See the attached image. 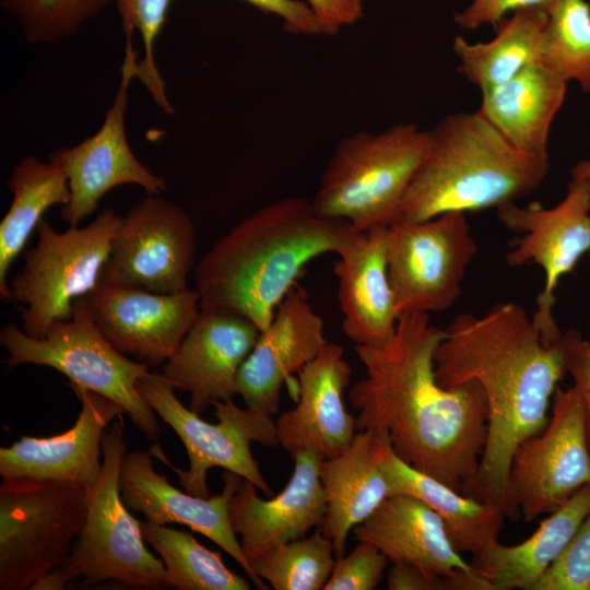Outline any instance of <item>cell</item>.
Masks as SVG:
<instances>
[{
  "label": "cell",
  "instance_id": "5",
  "mask_svg": "<svg viewBox=\"0 0 590 590\" xmlns=\"http://www.w3.org/2000/svg\"><path fill=\"white\" fill-rule=\"evenodd\" d=\"M103 468L86 489V517L67 560L32 590H59L75 578L87 583L116 581L135 589L170 588L165 565L145 544L138 521L119 488L121 461L127 450L122 414L102 439Z\"/></svg>",
  "mask_w": 590,
  "mask_h": 590
},
{
  "label": "cell",
  "instance_id": "30",
  "mask_svg": "<svg viewBox=\"0 0 590 590\" xmlns=\"http://www.w3.org/2000/svg\"><path fill=\"white\" fill-rule=\"evenodd\" d=\"M547 17L545 10H519L503 19L495 26L494 38L486 43L471 44L456 36L452 48L459 60L457 71L483 92L541 62Z\"/></svg>",
  "mask_w": 590,
  "mask_h": 590
},
{
  "label": "cell",
  "instance_id": "12",
  "mask_svg": "<svg viewBox=\"0 0 590 590\" xmlns=\"http://www.w3.org/2000/svg\"><path fill=\"white\" fill-rule=\"evenodd\" d=\"M590 484V448L579 390L557 386L545 427L524 439L511 459L508 488L526 522L548 515Z\"/></svg>",
  "mask_w": 590,
  "mask_h": 590
},
{
  "label": "cell",
  "instance_id": "3",
  "mask_svg": "<svg viewBox=\"0 0 590 590\" xmlns=\"http://www.w3.org/2000/svg\"><path fill=\"white\" fill-rule=\"evenodd\" d=\"M299 196L259 208L223 235L194 269L200 309L228 312L266 329L306 266L339 253L358 234Z\"/></svg>",
  "mask_w": 590,
  "mask_h": 590
},
{
  "label": "cell",
  "instance_id": "9",
  "mask_svg": "<svg viewBox=\"0 0 590 590\" xmlns=\"http://www.w3.org/2000/svg\"><path fill=\"white\" fill-rule=\"evenodd\" d=\"M86 517V489L69 482L2 479L0 590H25L69 557Z\"/></svg>",
  "mask_w": 590,
  "mask_h": 590
},
{
  "label": "cell",
  "instance_id": "20",
  "mask_svg": "<svg viewBox=\"0 0 590 590\" xmlns=\"http://www.w3.org/2000/svg\"><path fill=\"white\" fill-rule=\"evenodd\" d=\"M328 343L324 323L297 285L278 306L269 326L237 375V393L246 406L278 412L283 384L298 374Z\"/></svg>",
  "mask_w": 590,
  "mask_h": 590
},
{
  "label": "cell",
  "instance_id": "8",
  "mask_svg": "<svg viewBox=\"0 0 590 590\" xmlns=\"http://www.w3.org/2000/svg\"><path fill=\"white\" fill-rule=\"evenodd\" d=\"M137 389L154 412L174 429L186 448L190 463L188 470L174 467L158 445L150 449L152 456L176 473L186 492L209 497L208 472L219 467L250 481L264 495H273L250 448L251 442L266 447L279 446L272 415L256 408H240L231 399L211 403L217 423H209L187 409L177 399L174 386L155 371L140 378Z\"/></svg>",
  "mask_w": 590,
  "mask_h": 590
},
{
  "label": "cell",
  "instance_id": "29",
  "mask_svg": "<svg viewBox=\"0 0 590 590\" xmlns=\"http://www.w3.org/2000/svg\"><path fill=\"white\" fill-rule=\"evenodd\" d=\"M12 193L8 212L0 223V297L12 302L8 272L23 251L30 236L54 205H66L70 189L66 174L56 164L26 155L13 167L7 180Z\"/></svg>",
  "mask_w": 590,
  "mask_h": 590
},
{
  "label": "cell",
  "instance_id": "7",
  "mask_svg": "<svg viewBox=\"0 0 590 590\" xmlns=\"http://www.w3.org/2000/svg\"><path fill=\"white\" fill-rule=\"evenodd\" d=\"M0 344L8 353L3 361L8 367L32 364L54 368L70 384L119 404L149 440L160 436L157 414L137 389L150 366L128 358L108 342L93 322L83 296L73 302L72 317L54 321L44 338H32L15 323H8L1 328Z\"/></svg>",
  "mask_w": 590,
  "mask_h": 590
},
{
  "label": "cell",
  "instance_id": "37",
  "mask_svg": "<svg viewBox=\"0 0 590 590\" xmlns=\"http://www.w3.org/2000/svg\"><path fill=\"white\" fill-rule=\"evenodd\" d=\"M388 562L375 545L357 541L347 555L335 559L323 590H374L381 581Z\"/></svg>",
  "mask_w": 590,
  "mask_h": 590
},
{
  "label": "cell",
  "instance_id": "31",
  "mask_svg": "<svg viewBox=\"0 0 590 590\" xmlns=\"http://www.w3.org/2000/svg\"><path fill=\"white\" fill-rule=\"evenodd\" d=\"M145 542L161 556L170 588L179 590H249L245 577L232 571L221 554L199 543L187 531L141 522Z\"/></svg>",
  "mask_w": 590,
  "mask_h": 590
},
{
  "label": "cell",
  "instance_id": "25",
  "mask_svg": "<svg viewBox=\"0 0 590 590\" xmlns=\"http://www.w3.org/2000/svg\"><path fill=\"white\" fill-rule=\"evenodd\" d=\"M380 458L379 435L362 430L342 453L320 463L326 512L319 530L332 541L337 559L345 554L347 536L354 527L389 496Z\"/></svg>",
  "mask_w": 590,
  "mask_h": 590
},
{
  "label": "cell",
  "instance_id": "40",
  "mask_svg": "<svg viewBox=\"0 0 590 590\" xmlns=\"http://www.w3.org/2000/svg\"><path fill=\"white\" fill-rule=\"evenodd\" d=\"M258 10L278 16L285 31L305 36L322 35L319 23L305 1L244 0Z\"/></svg>",
  "mask_w": 590,
  "mask_h": 590
},
{
  "label": "cell",
  "instance_id": "18",
  "mask_svg": "<svg viewBox=\"0 0 590 590\" xmlns=\"http://www.w3.org/2000/svg\"><path fill=\"white\" fill-rule=\"evenodd\" d=\"M69 386L81 403L75 424L55 436H22L9 447H1L2 479L69 482L85 489L96 483L103 468V435L123 411L103 394L74 384Z\"/></svg>",
  "mask_w": 590,
  "mask_h": 590
},
{
  "label": "cell",
  "instance_id": "26",
  "mask_svg": "<svg viewBox=\"0 0 590 590\" xmlns=\"http://www.w3.org/2000/svg\"><path fill=\"white\" fill-rule=\"evenodd\" d=\"M567 83L538 62L509 81L483 91L476 113L515 149L548 158V135L565 101Z\"/></svg>",
  "mask_w": 590,
  "mask_h": 590
},
{
  "label": "cell",
  "instance_id": "10",
  "mask_svg": "<svg viewBox=\"0 0 590 590\" xmlns=\"http://www.w3.org/2000/svg\"><path fill=\"white\" fill-rule=\"evenodd\" d=\"M121 215L106 209L84 227L57 232L43 219L37 244L24 252V266L9 283L20 303L22 330L42 339L56 320L72 317L73 302L96 287Z\"/></svg>",
  "mask_w": 590,
  "mask_h": 590
},
{
  "label": "cell",
  "instance_id": "38",
  "mask_svg": "<svg viewBox=\"0 0 590 590\" xmlns=\"http://www.w3.org/2000/svg\"><path fill=\"white\" fill-rule=\"evenodd\" d=\"M556 0H473L463 11L455 14V22L463 30L474 31L484 24L494 27L508 12L526 9L550 11Z\"/></svg>",
  "mask_w": 590,
  "mask_h": 590
},
{
  "label": "cell",
  "instance_id": "19",
  "mask_svg": "<svg viewBox=\"0 0 590 590\" xmlns=\"http://www.w3.org/2000/svg\"><path fill=\"white\" fill-rule=\"evenodd\" d=\"M259 332L241 316L200 310L161 374L175 389L189 392L190 409L201 414L213 401L238 394L237 375Z\"/></svg>",
  "mask_w": 590,
  "mask_h": 590
},
{
  "label": "cell",
  "instance_id": "36",
  "mask_svg": "<svg viewBox=\"0 0 590 590\" xmlns=\"http://www.w3.org/2000/svg\"><path fill=\"white\" fill-rule=\"evenodd\" d=\"M534 590H590V511Z\"/></svg>",
  "mask_w": 590,
  "mask_h": 590
},
{
  "label": "cell",
  "instance_id": "33",
  "mask_svg": "<svg viewBox=\"0 0 590 590\" xmlns=\"http://www.w3.org/2000/svg\"><path fill=\"white\" fill-rule=\"evenodd\" d=\"M332 541L320 530L256 558L251 566L274 590H322L335 563Z\"/></svg>",
  "mask_w": 590,
  "mask_h": 590
},
{
  "label": "cell",
  "instance_id": "6",
  "mask_svg": "<svg viewBox=\"0 0 590 590\" xmlns=\"http://www.w3.org/2000/svg\"><path fill=\"white\" fill-rule=\"evenodd\" d=\"M428 144L429 132L412 122L345 135L322 172L315 209L357 232L394 223Z\"/></svg>",
  "mask_w": 590,
  "mask_h": 590
},
{
  "label": "cell",
  "instance_id": "2",
  "mask_svg": "<svg viewBox=\"0 0 590 590\" xmlns=\"http://www.w3.org/2000/svg\"><path fill=\"white\" fill-rule=\"evenodd\" d=\"M445 331L434 358L437 382L451 389L477 381L488 406L484 451L463 494L518 519L508 488L511 459L524 439L547 424L551 400L566 373L562 339L545 337L532 316L511 302L480 317L461 314Z\"/></svg>",
  "mask_w": 590,
  "mask_h": 590
},
{
  "label": "cell",
  "instance_id": "35",
  "mask_svg": "<svg viewBox=\"0 0 590 590\" xmlns=\"http://www.w3.org/2000/svg\"><path fill=\"white\" fill-rule=\"evenodd\" d=\"M173 0H114L125 34L139 33L144 55L138 61L135 78L145 86L155 104L167 115L174 108L166 94L165 81L155 61V42L165 23Z\"/></svg>",
  "mask_w": 590,
  "mask_h": 590
},
{
  "label": "cell",
  "instance_id": "1",
  "mask_svg": "<svg viewBox=\"0 0 590 590\" xmlns=\"http://www.w3.org/2000/svg\"><path fill=\"white\" fill-rule=\"evenodd\" d=\"M445 335L427 314L400 315L386 344L355 345L365 377L349 400L357 432L384 435L403 461L463 494L484 451L488 406L477 381L437 382L434 358Z\"/></svg>",
  "mask_w": 590,
  "mask_h": 590
},
{
  "label": "cell",
  "instance_id": "43",
  "mask_svg": "<svg viewBox=\"0 0 590 590\" xmlns=\"http://www.w3.org/2000/svg\"><path fill=\"white\" fill-rule=\"evenodd\" d=\"M571 179L585 181L590 191V158L580 161L570 168Z\"/></svg>",
  "mask_w": 590,
  "mask_h": 590
},
{
  "label": "cell",
  "instance_id": "13",
  "mask_svg": "<svg viewBox=\"0 0 590 590\" xmlns=\"http://www.w3.org/2000/svg\"><path fill=\"white\" fill-rule=\"evenodd\" d=\"M197 234L189 214L161 194H148L121 216L99 282L154 293L188 288Z\"/></svg>",
  "mask_w": 590,
  "mask_h": 590
},
{
  "label": "cell",
  "instance_id": "28",
  "mask_svg": "<svg viewBox=\"0 0 590 590\" xmlns=\"http://www.w3.org/2000/svg\"><path fill=\"white\" fill-rule=\"evenodd\" d=\"M590 511V484L542 520L523 542H499L473 555L471 566L494 590H534L546 569L558 557Z\"/></svg>",
  "mask_w": 590,
  "mask_h": 590
},
{
  "label": "cell",
  "instance_id": "15",
  "mask_svg": "<svg viewBox=\"0 0 590 590\" xmlns=\"http://www.w3.org/2000/svg\"><path fill=\"white\" fill-rule=\"evenodd\" d=\"M496 210L499 222L520 235L511 243L506 262L511 267L535 263L544 271V286L532 318L544 335L559 340L563 332L553 316L555 288L590 251L589 186L571 179L565 197L552 208L511 202Z\"/></svg>",
  "mask_w": 590,
  "mask_h": 590
},
{
  "label": "cell",
  "instance_id": "41",
  "mask_svg": "<svg viewBox=\"0 0 590 590\" xmlns=\"http://www.w3.org/2000/svg\"><path fill=\"white\" fill-rule=\"evenodd\" d=\"M316 16L322 35L338 34L361 20L364 0H304Z\"/></svg>",
  "mask_w": 590,
  "mask_h": 590
},
{
  "label": "cell",
  "instance_id": "11",
  "mask_svg": "<svg viewBox=\"0 0 590 590\" xmlns=\"http://www.w3.org/2000/svg\"><path fill=\"white\" fill-rule=\"evenodd\" d=\"M477 245L463 212L389 225L388 278L398 315L455 305Z\"/></svg>",
  "mask_w": 590,
  "mask_h": 590
},
{
  "label": "cell",
  "instance_id": "42",
  "mask_svg": "<svg viewBox=\"0 0 590 590\" xmlns=\"http://www.w3.org/2000/svg\"><path fill=\"white\" fill-rule=\"evenodd\" d=\"M451 577L434 576L408 563H392L387 573V588L389 590H453Z\"/></svg>",
  "mask_w": 590,
  "mask_h": 590
},
{
  "label": "cell",
  "instance_id": "27",
  "mask_svg": "<svg viewBox=\"0 0 590 590\" xmlns=\"http://www.w3.org/2000/svg\"><path fill=\"white\" fill-rule=\"evenodd\" d=\"M380 464L389 496L417 497L442 519L447 534L459 553L477 555L498 542L505 514L497 507L467 496L416 470L399 458L384 435Z\"/></svg>",
  "mask_w": 590,
  "mask_h": 590
},
{
  "label": "cell",
  "instance_id": "34",
  "mask_svg": "<svg viewBox=\"0 0 590 590\" xmlns=\"http://www.w3.org/2000/svg\"><path fill=\"white\" fill-rule=\"evenodd\" d=\"M114 0H0L15 17L30 44L43 45L73 36Z\"/></svg>",
  "mask_w": 590,
  "mask_h": 590
},
{
  "label": "cell",
  "instance_id": "24",
  "mask_svg": "<svg viewBox=\"0 0 590 590\" xmlns=\"http://www.w3.org/2000/svg\"><path fill=\"white\" fill-rule=\"evenodd\" d=\"M353 533L357 541L375 545L389 562L412 564L434 576L473 569L453 547L440 516L412 495L388 496Z\"/></svg>",
  "mask_w": 590,
  "mask_h": 590
},
{
  "label": "cell",
  "instance_id": "14",
  "mask_svg": "<svg viewBox=\"0 0 590 590\" xmlns=\"http://www.w3.org/2000/svg\"><path fill=\"white\" fill-rule=\"evenodd\" d=\"M132 37L126 34L119 87L101 128L76 145L57 149L48 155V161L58 165L68 179L70 200L61 209V219L69 226H79L117 186L134 184L148 194H162L167 189L166 179L135 157L126 135L129 87L139 61Z\"/></svg>",
  "mask_w": 590,
  "mask_h": 590
},
{
  "label": "cell",
  "instance_id": "22",
  "mask_svg": "<svg viewBox=\"0 0 590 590\" xmlns=\"http://www.w3.org/2000/svg\"><path fill=\"white\" fill-rule=\"evenodd\" d=\"M351 375L343 347L329 342L298 373L297 402L275 420L279 445L292 457L311 451L327 459L350 446L357 433L343 402Z\"/></svg>",
  "mask_w": 590,
  "mask_h": 590
},
{
  "label": "cell",
  "instance_id": "21",
  "mask_svg": "<svg viewBox=\"0 0 590 590\" xmlns=\"http://www.w3.org/2000/svg\"><path fill=\"white\" fill-rule=\"evenodd\" d=\"M293 459L291 479L276 496L263 499L253 483L243 480L231 498V524L250 564L275 546L305 536L323 520L326 493L319 468L324 458L303 451Z\"/></svg>",
  "mask_w": 590,
  "mask_h": 590
},
{
  "label": "cell",
  "instance_id": "32",
  "mask_svg": "<svg viewBox=\"0 0 590 590\" xmlns=\"http://www.w3.org/2000/svg\"><path fill=\"white\" fill-rule=\"evenodd\" d=\"M541 62L590 95V4L586 0L555 1L544 28Z\"/></svg>",
  "mask_w": 590,
  "mask_h": 590
},
{
  "label": "cell",
  "instance_id": "39",
  "mask_svg": "<svg viewBox=\"0 0 590 590\" xmlns=\"http://www.w3.org/2000/svg\"><path fill=\"white\" fill-rule=\"evenodd\" d=\"M566 373L579 390L586 411L587 434L590 448V337L585 339L580 332L570 329L562 338Z\"/></svg>",
  "mask_w": 590,
  "mask_h": 590
},
{
  "label": "cell",
  "instance_id": "23",
  "mask_svg": "<svg viewBox=\"0 0 590 590\" xmlns=\"http://www.w3.org/2000/svg\"><path fill=\"white\" fill-rule=\"evenodd\" d=\"M389 225L357 236L339 253L333 271L342 329L355 345L380 346L394 334L399 315L388 278Z\"/></svg>",
  "mask_w": 590,
  "mask_h": 590
},
{
  "label": "cell",
  "instance_id": "16",
  "mask_svg": "<svg viewBox=\"0 0 590 590\" xmlns=\"http://www.w3.org/2000/svg\"><path fill=\"white\" fill-rule=\"evenodd\" d=\"M88 314L108 342L149 366L164 364L200 312V295L186 288L154 293L98 282L83 296Z\"/></svg>",
  "mask_w": 590,
  "mask_h": 590
},
{
  "label": "cell",
  "instance_id": "17",
  "mask_svg": "<svg viewBox=\"0 0 590 590\" xmlns=\"http://www.w3.org/2000/svg\"><path fill=\"white\" fill-rule=\"evenodd\" d=\"M243 477L225 471L221 494L201 497L173 486L158 474L146 450L126 452L119 472V488L126 506L156 524L178 523L189 527L227 553L259 590L267 583L257 576L246 558L229 520V502Z\"/></svg>",
  "mask_w": 590,
  "mask_h": 590
},
{
  "label": "cell",
  "instance_id": "4",
  "mask_svg": "<svg viewBox=\"0 0 590 590\" xmlns=\"http://www.w3.org/2000/svg\"><path fill=\"white\" fill-rule=\"evenodd\" d=\"M428 132L397 221L498 209L536 190L550 169L548 158L515 149L476 111L449 115Z\"/></svg>",
  "mask_w": 590,
  "mask_h": 590
}]
</instances>
